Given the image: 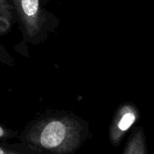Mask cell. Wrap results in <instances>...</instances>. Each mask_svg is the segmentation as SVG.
<instances>
[{
    "mask_svg": "<svg viewBox=\"0 0 154 154\" xmlns=\"http://www.w3.org/2000/svg\"><path fill=\"white\" fill-rule=\"evenodd\" d=\"M89 136V122L78 114L49 110L28 122L11 145L24 154H76Z\"/></svg>",
    "mask_w": 154,
    "mask_h": 154,
    "instance_id": "6da1fadb",
    "label": "cell"
},
{
    "mask_svg": "<svg viewBox=\"0 0 154 154\" xmlns=\"http://www.w3.org/2000/svg\"><path fill=\"white\" fill-rule=\"evenodd\" d=\"M137 119V112L131 104L122 105L116 112L110 126V140L113 145H117L123 133L127 131Z\"/></svg>",
    "mask_w": 154,
    "mask_h": 154,
    "instance_id": "3957f363",
    "label": "cell"
},
{
    "mask_svg": "<svg viewBox=\"0 0 154 154\" xmlns=\"http://www.w3.org/2000/svg\"><path fill=\"white\" fill-rule=\"evenodd\" d=\"M0 63L11 67L16 64L13 55L2 44H0Z\"/></svg>",
    "mask_w": 154,
    "mask_h": 154,
    "instance_id": "52a82bcc",
    "label": "cell"
},
{
    "mask_svg": "<svg viewBox=\"0 0 154 154\" xmlns=\"http://www.w3.org/2000/svg\"><path fill=\"white\" fill-rule=\"evenodd\" d=\"M15 20L11 0H0V35L10 32Z\"/></svg>",
    "mask_w": 154,
    "mask_h": 154,
    "instance_id": "277c9868",
    "label": "cell"
},
{
    "mask_svg": "<svg viewBox=\"0 0 154 154\" xmlns=\"http://www.w3.org/2000/svg\"><path fill=\"white\" fill-rule=\"evenodd\" d=\"M139 134H136L126 147L124 154H144L143 143L139 141Z\"/></svg>",
    "mask_w": 154,
    "mask_h": 154,
    "instance_id": "5b68a950",
    "label": "cell"
},
{
    "mask_svg": "<svg viewBox=\"0 0 154 154\" xmlns=\"http://www.w3.org/2000/svg\"><path fill=\"white\" fill-rule=\"evenodd\" d=\"M0 154H24V153L14 148L11 144H7L6 142H2L0 143Z\"/></svg>",
    "mask_w": 154,
    "mask_h": 154,
    "instance_id": "ba28073f",
    "label": "cell"
},
{
    "mask_svg": "<svg viewBox=\"0 0 154 154\" xmlns=\"http://www.w3.org/2000/svg\"><path fill=\"white\" fill-rule=\"evenodd\" d=\"M19 131H15L2 123H0V141H8L12 139L17 138Z\"/></svg>",
    "mask_w": 154,
    "mask_h": 154,
    "instance_id": "8992f818",
    "label": "cell"
},
{
    "mask_svg": "<svg viewBox=\"0 0 154 154\" xmlns=\"http://www.w3.org/2000/svg\"><path fill=\"white\" fill-rule=\"evenodd\" d=\"M23 40L33 45L45 43L56 32L60 19L50 12L44 0H11Z\"/></svg>",
    "mask_w": 154,
    "mask_h": 154,
    "instance_id": "7a4b0ae2",
    "label": "cell"
}]
</instances>
